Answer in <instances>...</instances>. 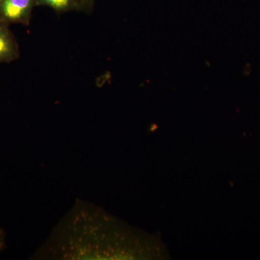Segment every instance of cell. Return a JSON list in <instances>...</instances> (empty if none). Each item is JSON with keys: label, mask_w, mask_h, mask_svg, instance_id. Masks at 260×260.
<instances>
[{"label": "cell", "mask_w": 260, "mask_h": 260, "mask_svg": "<svg viewBox=\"0 0 260 260\" xmlns=\"http://www.w3.org/2000/svg\"><path fill=\"white\" fill-rule=\"evenodd\" d=\"M35 0H0V21L29 25Z\"/></svg>", "instance_id": "1"}, {"label": "cell", "mask_w": 260, "mask_h": 260, "mask_svg": "<svg viewBox=\"0 0 260 260\" xmlns=\"http://www.w3.org/2000/svg\"><path fill=\"white\" fill-rule=\"evenodd\" d=\"M18 44L8 24L0 21V63L10 62L19 56Z\"/></svg>", "instance_id": "2"}, {"label": "cell", "mask_w": 260, "mask_h": 260, "mask_svg": "<svg viewBox=\"0 0 260 260\" xmlns=\"http://www.w3.org/2000/svg\"><path fill=\"white\" fill-rule=\"evenodd\" d=\"M37 6L49 7L57 13L81 10L78 0H35Z\"/></svg>", "instance_id": "3"}, {"label": "cell", "mask_w": 260, "mask_h": 260, "mask_svg": "<svg viewBox=\"0 0 260 260\" xmlns=\"http://www.w3.org/2000/svg\"><path fill=\"white\" fill-rule=\"evenodd\" d=\"M81 8V10L89 11L93 8L95 0H78Z\"/></svg>", "instance_id": "4"}, {"label": "cell", "mask_w": 260, "mask_h": 260, "mask_svg": "<svg viewBox=\"0 0 260 260\" xmlns=\"http://www.w3.org/2000/svg\"><path fill=\"white\" fill-rule=\"evenodd\" d=\"M5 245L4 234L0 230V251L3 249Z\"/></svg>", "instance_id": "5"}]
</instances>
